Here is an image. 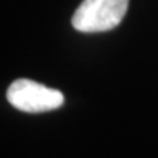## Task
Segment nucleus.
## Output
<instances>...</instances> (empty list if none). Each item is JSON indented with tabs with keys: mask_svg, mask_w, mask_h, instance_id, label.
<instances>
[{
	"mask_svg": "<svg viewBox=\"0 0 158 158\" xmlns=\"http://www.w3.org/2000/svg\"><path fill=\"white\" fill-rule=\"evenodd\" d=\"M129 0H84L72 16L81 32H104L116 28L127 12Z\"/></svg>",
	"mask_w": 158,
	"mask_h": 158,
	"instance_id": "f257e3e1",
	"label": "nucleus"
},
{
	"mask_svg": "<svg viewBox=\"0 0 158 158\" xmlns=\"http://www.w3.org/2000/svg\"><path fill=\"white\" fill-rule=\"evenodd\" d=\"M6 98L23 113H44L62 107L64 97L60 91L29 79H16L7 88Z\"/></svg>",
	"mask_w": 158,
	"mask_h": 158,
	"instance_id": "f03ea898",
	"label": "nucleus"
}]
</instances>
